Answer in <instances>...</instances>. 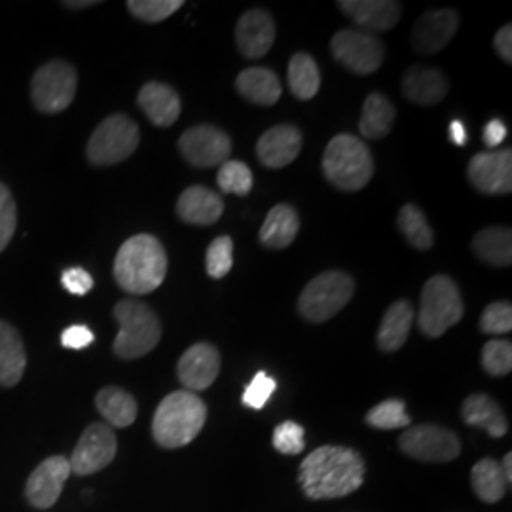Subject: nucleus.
<instances>
[{
	"label": "nucleus",
	"instance_id": "obj_1",
	"mask_svg": "<svg viewBox=\"0 0 512 512\" xmlns=\"http://www.w3.org/2000/svg\"><path fill=\"white\" fill-rule=\"evenodd\" d=\"M298 480L310 499L344 497L363 486L365 463L351 448L321 446L302 461Z\"/></svg>",
	"mask_w": 512,
	"mask_h": 512
},
{
	"label": "nucleus",
	"instance_id": "obj_2",
	"mask_svg": "<svg viewBox=\"0 0 512 512\" xmlns=\"http://www.w3.org/2000/svg\"><path fill=\"white\" fill-rule=\"evenodd\" d=\"M167 255L164 245L148 234L129 238L114 260V277L129 294H148L164 283Z\"/></svg>",
	"mask_w": 512,
	"mask_h": 512
},
{
	"label": "nucleus",
	"instance_id": "obj_3",
	"mask_svg": "<svg viewBox=\"0 0 512 512\" xmlns=\"http://www.w3.org/2000/svg\"><path fill=\"white\" fill-rule=\"evenodd\" d=\"M207 406L192 391H175L156 408L152 435L162 448H183L202 433Z\"/></svg>",
	"mask_w": 512,
	"mask_h": 512
},
{
	"label": "nucleus",
	"instance_id": "obj_4",
	"mask_svg": "<svg viewBox=\"0 0 512 512\" xmlns=\"http://www.w3.org/2000/svg\"><path fill=\"white\" fill-rule=\"evenodd\" d=\"M323 173L338 190H363L374 175L372 154L359 137L340 133L330 141L323 154Z\"/></svg>",
	"mask_w": 512,
	"mask_h": 512
},
{
	"label": "nucleus",
	"instance_id": "obj_5",
	"mask_svg": "<svg viewBox=\"0 0 512 512\" xmlns=\"http://www.w3.org/2000/svg\"><path fill=\"white\" fill-rule=\"evenodd\" d=\"M114 317L120 325L114 340V353L120 359H139L158 346L162 325L147 304L137 300H122L114 308Z\"/></svg>",
	"mask_w": 512,
	"mask_h": 512
},
{
	"label": "nucleus",
	"instance_id": "obj_6",
	"mask_svg": "<svg viewBox=\"0 0 512 512\" xmlns=\"http://www.w3.org/2000/svg\"><path fill=\"white\" fill-rule=\"evenodd\" d=\"M463 317V300L458 285L448 275L431 277L421 291L418 325L429 338H439L458 325Z\"/></svg>",
	"mask_w": 512,
	"mask_h": 512
},
{
	"label": "nucleus",
	"instance_id": "obj_7",
	"mask_svg": "<svg viewBox=\"0 0 512 512\" xmlns=\"http://www.w3.org/2000/svg\"><path fill=\"white\" fill-rule=\"evenodd\" d=\"M355 293V281L340 270H330L313 277L298 298V310L311 323L329 321L348 306Z\"/></svg>",
	"mask_w": 512,
	"mask_h": 512
},
{
	"label": "nucleus",
	"instance_id": "obj_8",
	"mask_svg": "<svg viewBox=\"0 0 512 512\" xmlns=\"http://www.w3.org/2000/svg\"><path fill=\"white\" fill-rule=\"evenodd\" d=\"M139 147V128L126 114H112L93 131L88 160L93 165H114L128 160Z\"/></svg>",
	"mask_w": 512,
	"mask_h": 512
},
{
	"label": "nucleus",
	"instance_id": "obj_9",
	"mask_svg": "<svg viewBox=\"0 0 512 512\" xmlns=\"http://www.w3.org/2000/svg\"><path fill=\"white\" fill-rule=\"evenodd\" d=\"M78 76L73 65L67 61H50L38 69L33 76V101L44 114H57L73 103Z\"/></svg>",
	"mask_w": 512,
	"mask_h": 512
},
{
	"label": "nucleus",
	"instance_id": "obj_10",
	"mask_svg": "<svg viewBox=\"0 0 512 512\" xmlns=\"http://www.w3.org/2000/svg\"><path fill=\"white\" fill-rule=\"evenodd\" d=\"M330 50L334 59L351 73L372 74L384 65L385 48L382 40L366 31H338L332 37Z\"/></svg>",
	"mask_w": 512,
	"mask_h": 512
},
{
	"label": "nucleus",
	"instance_id": "obj_11",
	"mask_svg": "<svg viewBox=\"0 0 512 512\" xmlns=\"http://www.w3.org/2000/svg\"><path fill=\"white\" fill-rule=\"evenodd\" d=\"M399 448L406 456L427 461V463H446L459 456V439L439 425H416L410 427L399 439Z\"/></svg>",
	"mask_w": 512,
	"mask_h": 512
},
{
	"label": "nucleus",
	"instance_id": "obj_12",
	"mask_svg": "<svg viewBox=\"0 0 512 512\" xmlns=\"http://www.w3.org/2000/svg\"><path fill=\"white\" fill-rule=\"evenodd\" d=\"M179 150L188 164L205 169L228 162L232 141L226 131L202 124L184 131L179 139Z\"/></svg>",
	"mask_w": 512,
	"mask_h": 512
},
{
	"label": "nucleus",
	"instance_id": "obj_13",
	"mask_svg": "<svg viewBox=\"0 0 512 512\" xmlns=\"http://www.w3.org/2000/svg\"><path fill=\"white\" fill-rule=\"evenodd\" d=\"M116 435L105 423H92L78 440L73 456L69 459L71 473L93 475L110 465L116 456Z\"/></svg>",
	"mask_w": 512,
	"mask_h": 512
},
{
	"label": "nucleus",
	"instance_id": "obj_14",
	"mask_svg": "<svg viewBox=\"0 0 512 512\" xmlns=\"http://www.w3.org/2000/svg\"><path fill=\"white\" fill-rule=\"evenodd\" d=\"M469 181L478 192L488 194V196L511 194V150L505 148V150L475 154L469 162Z\"/></svg>",
	"mask_w": 512,
	"mask_h": 512
},
{
	"label": "nucleus",
	"instance_id": "obj_15",
	"mask_svg": "<svg viewBox=\"0 0 512 512\" xmlns=\"http://www.w3.org/2000/svg\"><path fill=\"white\" fill-rule=\"evenodd\" d=\"M459 29V14L456 10L442 8L425 12L412 29V46L421 55L442 52Z\"/></svg>",
	"mask_w": 512,
	"mask_h": 512
},
{
	"label": "nucleus",
	"instance_id": "obj_16",
	"mask_svg": "<svg viewBox=\"0 0 512 512\" xmlns=\"http://www.w3.org/2000/svg\"><path fill=\"white\" fill-rule=\"evenodd\" d=\"M71 475V463L63 456H54L42 461L35 469V473L29 476L25 495L29 503L37 509H50L63 492L65 482Z\"/></svg>",
	"mask_w": 512,
	"mask_h": 512
},
{
	"label": "nucleus",
	"instance_id": "obj_17",
	"mask_svg": "<svg viewBox=\"0 0 512 512\" xmlns=\"http://www.w3.org/2000/svg\"><path fill=\"white\" fill-rule=\"evenodd\" d=\"M220 370V355L215 346L198 342L186 349L179 359L177 374L186 391H203L217 380Z\"/></svg>",
	"mask_w": 512,
	"mask_h": 512
},
{
	"label": "nucleus",
	"instance_id": "obj_18",
	"mask_svg": "<svg viewBox=\"0 0 512 512\" xmlns=\"http://www.w3.org/2000/svg\"><path fill=\"white\" fill-rule=\"evenodd\" d=\"M275 23L272 16L262 10L255 8L245 12L238 21L236 27V42L239 52L247 59H260L270 52L274 46Z\"/></svg>",
	"mask_w": 512,
	"mask_h": 512
},
{
	"label": "nucleus",
	"instance_id": "obj_19",
	"mask_svg": "<svg viewBox=\"0 0 512 512\" xmlns=\"http://www.w3.org/2000/svg\"><path fill=\"white\" fill-rule=\"evenodd\" d=\"M338 8L366 33L389 31L403 16V6L391 0H340Z\"/></svg>",
	"mask_w": 512,
	"mask_h": 512
},
{
	"label": "nucleus",
	"instance_id": "obj_20",
	"mask_svg": "<svg viewBox=\"0 0 512 512\" xmlns=\"http://www.w3.org/2000/svg\"><path fill=\"white\" fill-rule=\"evenodd\" d=\"M302 150V133L300 129L281 124L268 129L256 143V156L260 164L270 169H281L293 164Z\"/></svg>",
	"mask_w": 512,
	"mask_h": 512
},
{
	"label": "nucleus",
	"instance_id": "obj_21",
	"mask_svg": "<svg viewBox=\"0 0 512 512\" xmlns=\"http://www.w3.org/2000/svg\"><path fill=\"white\" fill-rule=\"evenodd\" d=\"M403 92L408 101L431 107L437 105L448 93V80L435 67L414 65L403 76Z\"/></svg>",
	"mask_w": 512,
	"mask_h": 512
},
{
	"label": "nucleus",
	"instance_id": "obj_22",
	"mask_svg": "<svg viewBox=\"0 0 512 512\" xmlns=\"http://www.w3.org/2000/svg\"><path fill=\"white\" fill-rule=\"evenodd\" d=\"M139 107L158 128L173 126L181 116V99L173 88L162 82H148L139 92Z\"/></svg>",
	"mask_w": 512,
	"mask_h": 512
},
{
	"label": "nucleus",
	"instance_id": "obj_23",
	"mask_svg": "<svg viewBox=\"0 0 512 512\" xmlns=\"http://www.w3.org/2000/svg\"><path fill=\"white\" fill-rule=\"evenodd\" d=\"M177 213L188 224L211 226L222 217L224 202L215 190L205 186H190L177 202Z\"/></svg>",
	"mask_w": 512,
	"mask_h": 512
},
{
	"label": "nucleus",
	"instance_id": "obj_24",
	"mask_svg": "<svg viewBox=\"0 0 512 512\" xmlns=\"http://www.w3.org/2000/svg\"><path fill=\"white\" fill-rule=\"evenodd\" d=\"M461 416L467 425L484 429L494 439H501L509 431V423L499 404L495 403L492 397L482 393H475L465 399L461 406Z\"/></svg>",
	"mask_w": 512,
	"mask_h": 512
},
{
	"label": "nucleus",
	"instance_id": "obj_25",
	"mask_svg": "<svg viewBox=\"0 0 512 512\" xmlns=\"http://www.w3.org/2000/svg\"><path fill=\"white\" fill-rule=\"evenodd\" d=\"M27 355L18 330L0 321V385L14 387L23 378Z\"/></svg>",
	"mask_w": 512,
	"mask_h": 512
},
{
	"label": "nucleus",
	"instance_id": "obj_26",
	"mask_svg": "<svg viewBox=\"0 0 512 512\" xmlns=\"http://www.w3.org/2000/svg\"><path fill=\"white\" fill-rule=\"evenodd\" d=\"M236 88L247 101L260 107H272L281 97V82L277 74L266 67L245 69L236 80Z\"/></svg>",
	"mask_w": 512,
	"mask_h": 512
},
{
	"label": "nucleus",
	"instance_id": "obj_27",
	"mask_svg": "<svg viewBox=\"0 0 512 512\" xmlns=\"http://www.w3.org/2000/svg\"><path fill=\"white\" fill-rule=\"evenodd\" d=\"M300 228V220L291 205L279 203L268 213L260 228V243L268 249H285L293 243Z\"/></svg>",
	"mask_w": 512,
	"mask_h": 512
},
{
	"label": "nucleus",
	"instance_id": "obj_28",
	"mask_svg": "<svg viewBox=\"0 0 512 512\" xmlns=\"http://www.w3.org/2000/svg\"><path fill=\"white\" fill-rule=\"evenodd\" d=\"M414 323V308L408 300L395 302L385 311L382 325L378 330V346L384 351H397L403 348Z\"/></svg>",
	"mask_w": 512,
	"mask_h": 512
},
{
	"label": "nucleus",
	"instance_id": "obj_29",
	"mask_svg": "<svg viewBox=\"0 0 512 512\" xmlns=\"http://www.w3.org/2000/svg\"><path fill=\"white\" fill-rule=\"evenodd\" d=\"M475 255L495 268H507L512 262V238L509 228H484L473 239Z\"/></svg>",
	"mask_w": 512,
	"mask_h": 512
},
{
	"label": "nucleus",
	"instance_id": "obj_30",
	"mask_svg": "<svg viewBox=\"0 0 512 512\" xmlns=\"http://www.w3.org/2000/svg\"><path fill=\"white\" fill-rule=\"evenodd\" d=\"M395 107L382 93H370L363 105V114L359 122V131L368 141L385 137L395 124Z\"/></svg>",
	"mask_w": 512,
	"mask_h": 512
},
{
	"label": "nucleus",
	"instance_id": "obj_31",
	"mask_svg": "<svg viewBox=\"0 0 512 512\" xmlns=\"http://www.w3.org/2000/svg\"><path fill=\"white\" fill-rule=\"evenodd\" d=\"M95 406L112 427L124 429L137 418L135 399L120 387H103L95 397Z\"/></svg>",
	"mask_w": 512,
	"mask_h": 512
},
{
	"label": "nucleus",
	"instance_id": "obj_32",
	"mask_svg": "<svg viewBox=\"0 0 512 512\" xmlns=\"http://www.w3.org/2000/svg\"><path fill=\"white\" fill-rule=\"evenodd\" d=\"M471 484L475 494L484 503L501 501L509 490V482L503 475L501 463H497L494 459H482L476 463L471 471Z\"/></svg>",
	"mask_w": 512,
	"mask_h": 512
},
{
	"label": "nucleus",
	"instance_id": "obj_33",
	"mask_svg": "<svg viewBox=\"0 0 512 512\" xmlns=\"http://www.w3.org/2000/svg\"><path fill=\"white\" fill-rule=\"evenodd\" d=\"M289 88L293 92L296 99L300 101H308L313 99L319 86H321V74H319V67L315 63V59L310 54H294L293 59L289 61Z\"/></svg>",
	"mask_w": 512,
	"mask_h": 512
},
{
	"label": "nucleus",
	"instance_id": "obj_34",
	"mask_svg": "<svg viewBox=\"0 0 512 512\" xmlns=\"http://www.w3.org/2000/svg\"><path fill=\"white\" fill-rule=\"evenodd\" d=\"M397 224L403 232L406 241L418 249V251H427L433 247V230L427 222V217L423 215L420 207L416 203H406L403 209L399 211V217H397Z\"/></svg>",
	"mask_w": 512,
	"mask_h": 512
},
{
	"label": "nucleus",
	"instance_id": "obj_35",
	"mask_svg": "<svg viewBox=\"0 0 512 512\" xmlns=\"http://www.w3.org/2000/svg\"><path fill=\"white\" fill-rule=\"evenodd\" d=\"M217 183L224 194L247 196L253 188V173L247 164L238 160H228L220 165Z\"/></svg>",
	"mask_w": 512,
	"mask_h": 512
},
{
	"label": "nucleus",
	"instance_id": "obj_36",
	"mask_svg": "<svg viewBox=\"0 0 512 512\" xmlns=\"http://www.w3.org/2000/svg\"><path fill=\"white\" fill-rule=\"evenodd\" d=\"M366 423L376 427V429H403L408 427L412 420L404 410L403 401L399 399H389L384 403L376 404L368 414H366Z\"/></svg>",
	"mask_w": 512,
	"mask_h": 512
},
{
	"label": "nucleus",
	"instance_id": "obj_37",
	"mask_svg": "<svg viewBox=\"0 0 512 512\" xmlns=\"http://www.w3.org/2000/svg\"><path fill=\"white\" fill-rule=\"evenodd\" d=\"M232 266H234V241L230 236H220L207 249V256H205L207 274L213 279H220L232 270Z\"/></svg>",
	"mask_w": 512,
	"mask_h": 512
},
{
	"label": "nucleus",
	"instance_id": "obj_38",
	"mask_svg": "<svg viewBox=\"0 0 512 512\" xmlns=\"http://www.w3.org/2000/svg\"><path fill=\"white\" fill-rule=\"evenodd\" d=\"M129 12L141 21L160 23L183 8L181 0H129Z\"/></svg>",
	"mask_w": 512,
	"mask_h": 512
},
{
	"label": "nucleus",
	"instance_id": "obj_39",
	"mask_svg": "<svg viewBox=\"0 0 512 512\" xmlns=\"http://www.w3.org/2000/svg\"><path fill=\"white\" fill-rule=\"evenodd\" d=\"M482 365L490 376H507L512 370L511 342L490 340L482 349Z\"/></svg>",
	"mask_w": 512,
	"mask_h": 512
},
{
	"label": "nucleus",
	"instance_id": "obj_40",
	"mask_svg": "<svg viewBox=\"0 0 512 512\" xmlns=\"http://www.w3.org/2000/svg\"><path fill=\"white\" fill-rule=\"evenodd\" d=\"M306 440H304V427L298 425L296 421H283L277 425L274 431V448L281 454L287 456H296L304 450Z\"/></svg>",
	"mask_w": 512,
	"mask_h": 512
},
{
	"label": "nucleus",
	"instance_id": "obj_41",
	"mask_svg": "<svg viewBox=\"0 0 512 512\" xmlns=\"http://www.w3.org/2000/svg\"><path fill=\"white\" fill-rule=\"evenodd\" d=\"M480 329L486 334H507L512 330V308L509 302H494L480 317Z\"/></svg>",
	"mask_w": 512,
	"mask_h": 512
},
{
	"label": "nucleus",
	"instance_id": "obj_42",
	"mask_svg": "<svg viewBox=\"0 0 512 512\" xmlns=\"http://www.w3.org/2000/svg\"><path fill=\"white\" fill-rule=\"evenodd\" d=\"M18 224V209L10 190L0 183V253L6 249L10 239L14 238Z\"/></svg>",
	"mask_w": 512,
	"mask_h": 512
},
{
	"label": "nucleus",
	"instance_id": "obj_43",
	"mask_svg": "<svg viewBox=\"0 0 512 512\" xmlns=\"http://www.w3.org/2000/svg\"><path fill=\"white\" fill-rule=\"evenodd\" d=\"M275 387H277V382L274 378H270L266 372H256L253 382L247 385L241 401L253 410H262L270 401V397L274 395Z\"/></svg>",
	"mask_w": 512,
	"mask_h": 512
},
{
	"label": "nucleus",
	"instance_id": "obj_44",
	"mask_svg": "<svg viewBox=\"0 0 512 512\" xmlns=\"http://www.w3.org/2000/svg\"><path fill=\"white\" fill-rule=\"evenodd\" d=\"M63 287L71 294L76 296H84L93 289L92 275L88 274L84 268H69L63 272L61 277Z\"/></svg>",
	"mask_w": 512,
	"mask_h": 512
},
{
	"label": "nucleus",
	"instance_id": "obj_45",
	"mask_svg": "<svg viewBox=\"0 0 512 512\" xmlns=\"http://www.w3.org/2000/svg\"><path fill=\"white\" fill-rule=\"evenodd\" d=\"M93 340H95V336H93L92 330L84 325H73L61 334V344L69 349L88 348Z\"/></svg>",
	"mask_w": 512,
	"mask_h": 512
},
{
	"label": "nucleus",
	"instance_id": "obj_46",
	"mask_svg": "<svg viewBox=\"0 0 512 512\" xmlns=\"http://www.w3.org/2000/svg\"><path fill=\"white\" fill-rule=\"evenodd\" d=\"M507 126L499 120V118H494V120H490L488 124H486V128H484V133H482V139H484V145L488 148L499 147L505 139H507Z\"/></svg>",
	"mask_w": 512,
	"mask_h": 512
},
{
	"label": "nucleus",
	"instance_id": "obj_47",
	"mask_svg": "<svg viewBox=\"0 0 512 512\" xmlns=\"http://www.w3.org/2000/svg\"><path fill=\"white\" fill-rule=\"evenodd\" d=\"M495 52L505 63H512V27L505 25L494 38Z\"/></svg>",
	"mask_w": 512,
	"mask_h": 512
},
{
	"label": "nucleus",
	"instance_id": "obj_48",
	"mask_svg": "<svg viewBox=\"0 0 512 512\" xmlns=\"http://www.w3.org/2000/svg\"><path fill=\"white\" fill-rule=\"evenodd\" d=\"M450 139H452V143L454 145H458V147H465L467 145V129L463 126V122H459V120H454L452 124H450Z\"/></svg>",
	"mask_w": 512,
	"mask_h": 512
},
{
	"label": "nucleus",
	"instance_id": "obj_49",
	"mask_svg": "<svg viewBox=\"0 0 512 512\" xmlns=\"http://www.w3.org/2000/svg\"><path fill=\"white\" fill-rule=\"evenodd\" d=\"M501 469H503V475L507 478V482L511 484L512 480V454H507L505 459H503V463H501Z\"/></svg>",
	"mask_w": 512,
	"mask_h": 512
},
{
	"label": "nucleus",
	"instance_id": "obj_50",
	"mask_svg": "<svg viewBox=\"0 0 512 512\" xmlns=\"http://www.w3.org/2000/svg\"><path fill=\"white\" fill-rule=\"evenodd\" d=\"M93 4H97V2H92V0H88V2H65V6H69V8H86V6H93Z\"/></svg>",
	"mask_w": 512,
	"mask_h": 512
}]
</instances>
